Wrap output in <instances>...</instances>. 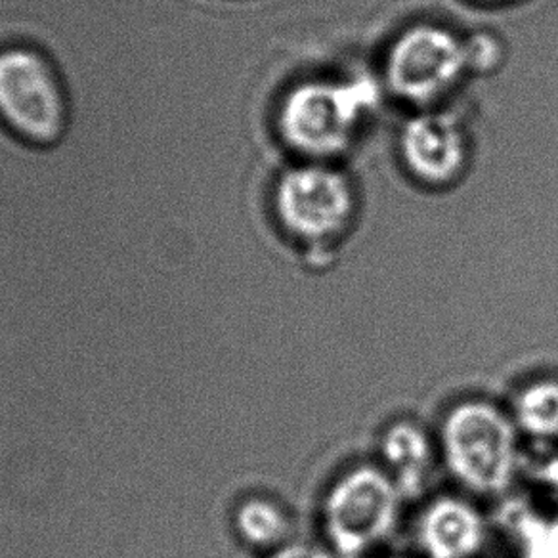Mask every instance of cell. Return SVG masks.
<instances>
[{"label":"cell","mask_w":558,"mask_h":558,"mask_svg":"<svg viewBox=\"0 0 558 558\" xmlns=\"http://www.w3.org/2000/svg\"><path fill=\"white\" fill-rule=\"evenodd\" d=\"M486 539L484 512L465 496L430 499L415 524V542L425 558H478Z\"/></svg>","instance_id":"cell-8"},{"label":"cell","mask_w":558,"mask_h":558,"mask_svg":"<svg viewBox=\"0 0 558 558\" xmlns=\"http://www.w3.org/2000/svg\"><path fill=\"white\" fill-rule=\"evenodd\" d=\"M385 93L408 108H442L473 78L466 33L458 27L418 20L388 40L379 60Z\"/></svg>","instance_id":"cell-4"},{"label":"cell","mask_w":558,"mask_h":558,"mask_svg":"<svg viewBox=\"0 0 558 558\" xmlns=\"http://www.w3.org/2000/svg\"><path fill=\"white\" fill-rule=\"evenodd\" d=\"M385 86L372 71L318 73L281 93L274 132L288 156L337 163L350 156L383 106Z\"/></svg>","instance_id":"cell-1"},{"label":"cell","mask_w":558,"mask_h":558,"mask_svg":"<svg viewBox=\"0 0 558 558\" xmlns=\"http://www.w3.org/2000/svg\"><path fill=\"white\" fill-rule=\"evenodd\" d=\"M380 558H400V557H380Z\"/></svg>","instance_id":"cell-16"},{"label":"cell","mask_w":558,"mask_h":558,"mask_svg":"<svg viewBox=\"0 0 558 558\" xmlns=\"http://www.w3.org/2000/svg\"><path fill=\"white\" fill-rule=\"evenodd\" d=\"M507 524L519 558H558V517L514 507Z\"/></svg>","instance_id":"cell-12"},{"label":"cell","mask_w":558,"mask_h":558,"mask_svg":"<svg viewBox=\"0 0 558 558\" xmlns=\"http://www.w3.org/2000/svg\"><path fill=\"white\" fill-rule=\"evenodd\" d=\"M405 497L379 463L349 466L322 501L326 547L337 558H375L402 522Z\"/></svg>","instance_id":"cell-6"},{"label":"cell","mask_w":558,"mask_h":558,"mask_svg":"<svg viewBox=\"0 0 558 558\" xmlns=\"http://www.w3.org/2000/svg\"><path fill=\"white\" fill-rule=\"evenodd\" d=\"M271 217L311 270L337 260L360 230L362 192L352 174L327 161H296L279 172L270 192Z\"/></svg>","instance_id":"cell-2"},{"label":"cell","mask_w":558,"mask_h":558,"mask_svg":"<svg viewBox=\"0 0 558 558\" xmlns=\"http://www.w3.org/2000/svg\"><path fill=\"white\" fill-rule=\"evenodd\" d=\"M73 98L68 78L43 48L0 47V124L29 148L52 151L68 140Z\"/></svg>","instance_id":"cell-5"},{"label":"cell","mask_w":558,"mask_h":558,"mask_svg":"<svg viewBox=\"0 0 558 558\" xmlns=\"http://www.w3.org/2000/svg\"><path fill=\"white\" fill-rule=\"evenodd\" d=\"M509 411L520 435L534 442H558L557 377H539L524 383L512 398Z\"/></svg>","instance_id":"cell-11"},{"label":"cell","mask_w":558,"mask_h":558,"mask_svg":"<svg viewBox=\"0 0 558 558\" xmlns=\"http://www.w3.org/2000/svg\"><path fill=\"white\" fill-rule=\"evenodd\" d=\"M539 481H542L543 488L547 489V494L558 504V453L547 459L545 465H542Z\"/></svg>","instance_id":"cell-14"},{"label":"cell","mask_w":558,"mask_h":558,"mask_svg":"<svg viewBox=\"0 0 558 558\" xmlns=\"http://www.w3.org/2000/svg\"><path fill=\"white\" fill-rule=\"evenodd\" d=\"M471 2L484 7V9L499 10L509 9V7H524L527 0H471Z\"/></svg>","instance_id":"cell-15"},{"label":"cell","mask_w":558,"mask_h":558,"mask_svg":"<svg viewBox=\"0 0 558 558\" xmlns=\"http://www.w3.org/2000/svg\"><path fill=\"white\" fill-rule=\"evenodd\" d=\"M233 534L251 555L266 557L295 542V519L288 505L266 489L241 497L232 512Z\"/></svg>","instance_id":"cell-10"},{"label":"cell","mask_w":558,"mask_h":558,"mask_svg":"<svg viewBox=\"0 0 558 558\" xmlns=\"http://www.w3.org/2000/svg\"><path fill=\"white\" fill-rule=\"evenodd\" d=\"M520 438L511 411L482 398L453 403L436 433L444 469L474 497L511 489L519 474Z\"/></svg>","instance_id":"cell-3"},{"label":"cell","mask_w":558,"mask_h":558,"mask_svg":"<svg viewBox=\"0 0 558 558\" xmlns=\"http://www.w3.org/2000/svg\"><path fill=\"white\" fill-rule=\"evenodd\" d=\"M263 558H337L331 550L312 543L291 542Z\"/></svg>","instance_id":"cell-13"},{"label":"cell","mask_w":558,"mask_h":558,"mask_svg":"<svg viewBox=\"0 0 558 558\" xmlns=\"http://www.w3.org/2000/svg\"><path fill=\"white\" fill-rule=\"evenodd\" d=\"M436 436L413 418L392 421L379 440V465L408 499L427 492L440 465Z\"/></svg>","instance_id":"cell-9"},{"label":"cell","mask_w":558,"mask_h":558,"mask_svg":"<svg viewBox=\"0 0 558 558\" xmlns=\"http://www.w3.org/2000/svg\"><path fill=\"white\" fill-rule=\"evenodd\" d=\"M478 136L469 117L456 109H418L403 117L395 146L403 174L417 186L446 194L466 184L465 177L478 156Z\"/></svg>","instance_id":"cell-7"}]
</instances>
